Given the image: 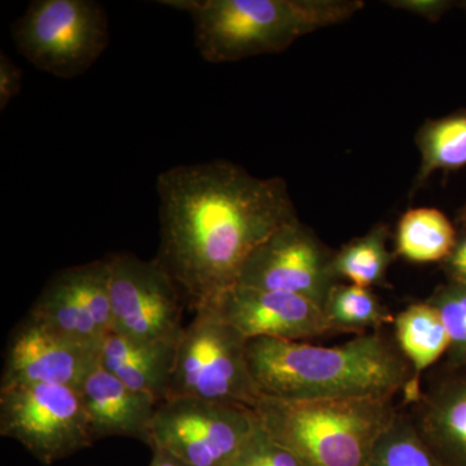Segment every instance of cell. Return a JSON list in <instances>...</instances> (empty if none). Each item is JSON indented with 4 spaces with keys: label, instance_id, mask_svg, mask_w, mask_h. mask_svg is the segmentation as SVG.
I'll use <instances>...</instances> for the list:
<instances>
[{
    "label": "cell",
    "instance_id": "1",
    "mask_svg": "<svg viewBox=\"0 0 466 466\" xmlns=\"http://www.w3.org/2000/svg\"><path fill=\"white\" fill-rule=\"evenodd\" d=\"M156 259L192 309L238 283L251 253L299 219L287 183L253 177L232 162L180 165L159 174Z\"/></svg>",
    "mask_w": 466,
    "mask_h": 466
},
{
    "label": "cell",
    "instance_id": "2",
    "mask_svg": "<svg viewBox=\"0 0 466 466\" xmlns=\"http://www.w3.org/2000/svg\"><path fill=\"white\" fill-rule=\"evenodd\" d=\"M247 357L259 391L281 400L395 398L412 379L394 339L383 330L336 346L248 339Z\"/></svg>",
    "mask_w": 466,
    "mask_h": 466
},
{
    "label": "cell",
    "instance_id": "3",
    "mask_svg": "<svg viewBox=\"0 0 466 466\" xmlns=\"http://www.w3.org/2000/svg\"><path fill=\"white\" fill-rule=\"evenodd\" d=\"M191 17L195 45L208 63L278 54L302 36L345 23L361 0H164Z\"/></svg>",
    "mask_w": 466,
    "mask_h": 466
},
{
    "label": "cell",
    "instance_id": "4",
    "mask_svg": "<svg viewBox=\"0 0 466 466\" xmlns=\"http://www.w3.org/2000/svg\"><path fill=\"white\" fill-rule=\"evenodd\" d=\"M394 400H281L262 394L253 410L266 433L302 466H366L400 412Z\"/></svg>",
    "mask_w": 466,
    "mask_h": 466
},
{
    "label": "cell",
    "instance_id": "5",
    "mask_svg": "<svg viewBox=\"0 0 466 466\" xmlns=\"http://www.w3.org/2000/svg\"><path fill=\"white\" fill-rule=\"evenodd\" d=\"M193 312L177 342L167 400L198 398L253 410L262 392L248 364V339L213 306H200Z\"/></svg>",
    "mask_w": 466,
    "mask_h": 466
},
{
    "label": "cell",
    "instance_id": "6",
    "mask_svg": "<svg viewBox=\"0 0 466 466\" xmlns=\"http://www.w3.org/2000/svg\"><path fill=\"white\" fill-rule=\"evenodd\" d=\"M12 39L36 69L76 78L108 47V14L95 0H34L12 25Z\"/></svg>",
    "mask_w": 466,
    "mask_h": 466
},
{
    "label": "cell",
    "instance_id": "7",
    "mask_svg": "<svg viewBox=\"0 0 466 466\" xmlns=\"http://www.w3.org/2000/svg\"><path fill=\"white\" fill-rule=\"evenodd\" d=\"M0 435L45 465L94 443L79 391L45 383L0 388Z\"/></svg>",
    "mask_w": 466,
    "mask_h": 466
},
{
    "label": "cell",
    "instance_id": "8",
    "mask_svg": "<svg viewBox=\"0 0 466 466\" xmlns=\"http://www.w3.org/2000/svg\"><path fill=\"white\" fill-rule=\"evenodd\" d=\"M258 425L240 404L177 397L161 401L150 429V449L167 451L188 466H227Z\"/></svg>",
    "mask_w": 466,
    "mask_h": 466
},
{
    "label": "cell",
    "instance_id": "9",
    "mask_svg": "<svg viewBox=\"0 0 466 466\" xmlns=\"http://www.w3.org/2000/svg\"><path fill=\"white\" fill-rule=\"evenodd\" d=\"M108 258L113 332L139 342H179L187 300L167 269L134 254Z\"/></svg>",
    "mask_w": 466,
    "mask_h": 466
},
{
    "label": "cell",
    "instance_id": "10",
    "mask_svg": "<svg viewBox=\"0 0 466 466\" xmlns=\"http://www.w3.org/2000/svg\"><path fill=\"white\" fill-rule=\"evenodd\" d=\"M334 251L299 219L272 233L242 266L238 283L305 297L324 309L341 283L333 271Z\"/></svg>",
    "mask_w": 466,
    "mask_h": 466
},
{
    "label": "cell",
    "instance_id": "11",
    "mask_svg": "<svg viewBox=\"0 0 466 466\" xmlns=\"http://www.w3.org/2000/svg\"><path fill=\"white\" fill-rule=\"evenodd\" d=\"M109 258L67 267L52 276L30 317L72 341L101 349L113 332Z\"/></svg>",
    "mask_w": 466,
    "mask_h": 466
},
{
    "label": "cell",
    "instance_id": "12",
    "mask_svg": "<svg viewBox=\"0 0 466 466\" xmlns=\"http://www.w3.org/2000/svg\"><path fill=\"white\" fill-rule=\"evenodd\" d=\"M208 305L247 339L309 342L336 333L320 306L285 291L235 284Z\"/></svg>",
    "mask_w": 466,
    "mask_h": 466
},
{
    "label": "cell",
    "instance_id": "13",
    "mask_svg": "<svg viewBox=\"0 0 466 466\" xmlns=\"http://www.w3.org/2000/svg\"><path fill=\"white\" fill-rule=\"evenodd\" d=\"M99 357L100 349L72 341L27 314L9 336L0 388L45 383L79 391Z\"/></svg>",
    "mask_w": 466,
    "mask_h": 466
},
{
    "label": "cell",
    "instance_id": "14",
    "mask_svg": "<svg viewBox=\"0 0 466 466\" xmlns=\"http://www.w3.org/2000/svg\"><path fill=\"white\" fill-rule=\"evenodd\" d=\"M408 410L441 466H466V368L447 367Z\"/></svg>",
    "mask_w": 466,
    "mask_h": 466
},
{
    "label": "cell",
    "instance_id": "15",
    "mask_svg": "<svg viewBox=\"0 0 466 466\" xmlns=\"http://www.w3.org/2000/svg\"><path fill=\"white\" fill-rule=\"evenodd\" d=\"M79 394L92 441L126 437L149 444L150 429L159 404L150 395L131 390L100 363L86 379Z\"/></svg>",
    "mask_w": 466,
    "mask_h": 466
},
{
    "label": "cell",
    "instance_id": "16",
    "mask_svg": "<svg viewBox=\"0 0 466 466\" xmlns=\"http://www.w3.org/2000/svg\"><path fill=\"white\" fill-rule=\"evenodd\" d=\"M177 343L139 342L109 333L101 343L99 363L131 390L161 403L168 397Z\"/></svg>",
    "mask_w": 466,
    "mask_h": 466
},
{
    "label": "cell",
    "instance_id": "17",
    "mask_svg": "<svg viewBox=\"0 0 466 466\" xmlns=\"http://www.w3.org/2000/svg\"><path fill=\"white\" fill-rule=\"evenodd\" d=\"M392 339L412 372L410 385L403 392L406 406L421 395V379L450 349V337L440 312L428 300L412 303L392 321Z\"/></svg>",
    "mask_w": 466,
    "mask_h": 466
},
{
    "label": "cell",
    "instance_id": "18",
    "mask_svg": "<svg viewBox=\"0 0 466 466\" xmlns=\"http://www.w3.org/2000/svg\"><path fill=\"white\" fill-rule=\"evenodd\" d=\"M458 233L443 211L434 208H410L398 222L395 257L417 265L441 263L455 247Z\"/></svg>",
    "mask_w": 466,
    "mask_h": 466
},
{
    "label": "cell",
    "instance_id": "19",
    "mask_svg": "<svg viewBox=\"0 0 466 466\" xmlns=\"http://www.w3.org/2000/svg\"><path fill=\"white\" fill-rule=\"evenodd\" d=\"M416 146L420 167L413 192L437 171L466 167V110L426 121L417 131Z\"/></svg>",
    "mask_w": 466,
    "mask_h": 466
},
{
    "label": "cell",
    "instance_id": "20",
    "mask_svg": "<svg viewBox=\"0 0 466 466\" xmlns=\"http://www.w3.org/2000/svg\"><path fill=\"white\" fill-rule=\"evenodd\" d=\"M389 228L377 225L334 251L333 271L339 281L372 289L386 283L395 254L388 248Z\"/></svg>",
    "mask_w": 466,
    "mask_h": 466
},
{
    "label": "cell",
    "instance_id": "21",
    "mask_svg": "<svg viewBox=\"0 0 466 466\" xmlns=\"http://www.w3.org/2000/svg\"><path fill=\"white\" fill-rule=\"evenodd\" d=\"M323 309L336 333L376 332L395 318L375 291L352 284H337Z\"/></svg>",
    "mask_w": 466,
    "mask_h": 466
},
{
    "label": "cell",
    "instance_id": "22",
    "mask_svg": "<svg viewBox=\"0 0 466 466\" xmlns=\"http://www.w3.org/2000/svg\"><path fill=\"white\" fill-rule=\"evenodd\" d=\"M366 466H441L408 410H400L379 438Z\"/></svg>",
    "mask_w": 466,
    "mask_h": 466
},
{
    "label": "cell",
    "instance_id": "23",
    "mask_svg": "<svg viewBox=\"0 0 466 466\" xmlns=\"http://www.w3.org/2000/svg\"><path fill=\"white\" fill-rule=\"evenodd\" d=\"M426 300L440 312L449 332L447 367L466 368V285L447 281Z\"/></svg>",
    "mask_w": 466,
    "mask_h": 466
},
{
    "label": "cell",
    "instance_id": "24",
    "mask_svg": "<svg viewBox=\"0 0 466 466\" xmlns=\"http://www.w3.org/2000/svg\"><path fill=\"white\" fill-rule=\"evenodd\" d=\"M227 466H302L289 451L272 440L260 426Z\"/></svg>",
    "mask_w": 466,
    "mask_h": 466
},
{
    "label": "cell",
    "instance_id": "25",
    "mask_svg": "<svg viewBox=\"0 0 466 466\" xmlns=\"http://www.w3.org/2000/svg\"><path fill=\"white\" fill-rule=\"evenodd\" d=\"M386 5H389V7L407 12V14L425 18L431 23L441 20L453 7V2H450V0H390V2H386Z\"/></svg>",
    "mask_w": 466,
    "mask_h": 466
},
{
    "label": "cell",
    "instance_id": "26",
    "mask_svg": "<svg viewBox=\"0 0 466 466\" xmlns=\"http://www.w3.org/2000/svg\"><path fill=\"white\" fill-rule=\"evenodd\" d=\"M23 72L14 61L2 52L0 55V110L7 109L9 103L20 94Z\"/></svg>",
    "mask_w": 466,
    "mask_h": 466
},
{
    "label": "cell",
    "instance_id": "27",
    "mask_svg": "<svg viewBox=\"0 0 466 466\" xmlns=\"http://www.w3.org/2000/svg\"><path fill=\"white\" fill-rule=\"evenodd\" d=\"M458 231L455 247L441 262V268L451 283L466 285V226H460Z\"/></svg>",
    "mask_w": 466,
    "mask_h": 466
},
{
    "label": "cell",
    "instance_id": "28",
    "mask_svg": "<svg viewBox=\"0 0 466 466\" xmlns=\"http://www.w3.org/2000/svg\"><path fill=\"white\" fill-rule=\"evenodd\" d=\"M152 461L149 466H188L164 450L153 449Z\"/></svg>",
    "mask_w": 466,
    "mask_h": 466
},
{
    "label": "cell",
    "instance_id": "29",
    "mask_svg": "<svg viewBox=\"0 0 466 466\" xmlns=\"http://www.w3.org/2000/svg\"><path fill=\"white\" fill-rule=\"evenodd\" d=\"M459 223L460 226H466V202L464 207H462L461 210H460Z\"/></svg>",
    "mask_w": 466,
    "mask_h": 466
},
{
    "label": "cell",
    "instance_id": "30",
    "mask_svg": "<svg viewBox=\"0 0 466 466\" xmlns=\"http://www.w3.org/2000/svg\"><path fill=\"white\" fill-rule=\"evenodd\" d=\"M461 7H462V8H464V9H465V11H466V2H465V3H462Z\"/></svg>",
    "mask_w": 466,
    "mask_h": 466
}]
</instances>
